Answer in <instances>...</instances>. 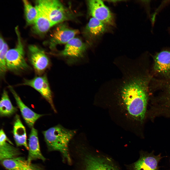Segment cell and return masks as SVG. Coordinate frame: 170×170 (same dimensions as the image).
Segmentation results:
<instances>
[{
	"label": "cell",
	"instance_id": "cell-1",
	"mask_svg": "<svg viewBox=\"0 0 170 170\" xmlns=\"http://www.w3.org/2000/svg\"><path fill=\"white\" fill-rule=\"evenodd\" d=\"M120 88L122 100L130 115L139 120L144 118L147 100V83L144 79L132 76Z\"/></svg>",
	"mask_w": 170,
	"mask_h": 170
},
{
	"label": "cell",
	"instance_id": "cell-2",
	"mask_svg": "<svg viewBox=\"0 0 170 170\" xmlns=\"http://www.w3.org/2000/svg\"><path fill=\"white\" fill-rule=\"evenodd\" d=\"M77 131V129L67 128L58 124L43 131V133L49 150L60 152L64 159L70 163L68 145Z\"/></svg>",
	"mask_w": 170,
	"mask_h": 170
},
{
	"label": "cell",
	"instance_id": "cell-3",
	"mask_svg": "<svg viewBox=\"0 0 170 170\" xmlns=\"http://www.w3.org/2000/svg\"><path fill=\"white\" fill-rule=\"evenodd\" d=\"M15 30L18 42L14 48L8 50L6 55V66L7 70L15 73L25 71L30 69L25 60L24 47L17 27Z\"/></svg>",
	"mask_w": 170,
	"mask_h": 170
},
{
	"label": "cell",
	"instance_id": "cell-4",
	"mask_svg": "<svg viewBox=\"0 0 170 170\" xmlns=\"http://www.w3.org/2000/svg\"><path fill=\"white\" fill-rule=\"evenodd\" d=\"M36 5L54 25L68 19L67 12L62 4L56 0H37Z\"/></svg>",
	"mask_w": 170,
	"mask_h": 170
},
{
	"label": "cell",
	"instance_id": "cell-5",
	"mask_svg": "<svg viewBox=\"0 0 170 170\" xmlns=\"http://www.w3.org/2000/svg\"><path fill=\"white\" fill-rule=\"evenodd\" d=\"M21 85L30 86L38 92L50 104L55 113L57 111L53 102L52 93L47 76H36L31 79H24Z\"/></svg>",
	"mask_w": 170,
	"mask_h": 170
},
{
	"label": "cell",
	"instance_id": "cell-6",
	"mask_svg": "<svg viewBox=\"0 0 170 170\" xmlns=\"http://www.w3.org/2000/svg\"><path fill=\"white\" fill-rule=\"evenodd\" d=\"M28 59L36 72L41 74L48 68L49 58L44 51L34 45L28 47Z\"/></svg>",
	"mask_w": 170,
	"mask_h": 170
},
{
	"label": "cell",
	"instance_id": "cell-7",
	"mask_svg": "<svg viewBox=\"0 0 170 170\" xmlns=\"http://www.w3.org/2000/svg\"><path fill=\"white\" fill-rule=\"evenodd\" d=\"M85 44L78 38H74L66 43L64 49L58 55L71 60L82 58L86 49Z\"/></svg>",
	"mask_w": 170,
	"mask_h": 170
},
{
	"label": "cell",
	"instance_id": "cell-8",
	"mask_svg": "<svg viewBox=\"0 0 170 170\" xmlns=\"http://www.w3.org/2000/svg\"><path fill=\"white\" fill-rule=\"evenodd\" d=\"M90 13L93 17L104 23L111 24L113 17L108 8L100 0H91L88 2Z\"/></svg>",
	"mask_w": 170,
	"mask_h": 170
},
{
	"label": "cell",
	"instance_id": "cell-9",
	"mask_svg": "<svg viewBox=\"0 0 170 170\" xmlns=\"http://www.w3.org/2000/svg\"><path fill=\"white\" fill-rule=\"evenodd\" d=\"M79 32L78 30L69 28L64 24L59 25L52 35L51 47L53 48L58 44L67 43Z\"/></svg>",
	"mask_w": 170,
	"mask_h": 170
},
{
	"label": "cell",
	"instance_id": "cell-10",
	"mask_svg": "<svg viewBox=\"0 0 170 170\" xmlns=\"http://www.w3.org/2000/svg\"><path fill=\"white\" fill-rule=\"evenodd\" d=\"M8 88L15 100L25 122L30 128L33 127L36 121L43 115L37 114L31 110L22 102L12 86H9Z\"/></svg>",
	"mask_w": 170,
	"mask_h": 170
},
{
	"label": "cell",
	"instance_id": "cell-11",
	"mask_svg": "<svg viewBox=\"0 0 170 170\" xmlns=\"http://www.w3.org/2000/svg\"><path fill=\"white\" fill-rule=\"evenodd\" d=\"M13 143L7 137L3 130L0 131V160L12 159L18 157L21 152L14 147Z\"/></svg>",
	"mask_w": 170,
	"mask_h": 170
},
{
	"label": "cell",
	"instance_id": "cell-12",
	"mask_svg": "<svg viewBox=\"0 0 170 170\" xmlns=\"http://www.w3.org/2000/svg\"><path fill=\"white\" fill-rule=\"evenodd\" d=\"M162 158L160 154L155 156L153 153L145 154L134 163V170H159L158 164Z\"/></svg>",
	"mask_w": 170,
	"mask_h": 170
},
{
	"label": "cell",
	"instance_id": "cell-13",
	"mask_svg": "<svg viewBox=\"0 0 170 170\" xmlns=\"http://www.w3.org/2000/svg\"><path fill=\"white\" fill-rule=\"evenodd\" d=\"M29 152L27 161L30 163L32 161L40 159L43 161L46 158L40 150L37 130L34 127L32 128L29 139Z\"/></svg>",
	"mask_w": 170,
	"mask_h": 170
},
{
	"label": "cell",
	"instance_id": "cell-14",
	"mask_svg": "<svg viewBox=\"0 0 170 170\" xmlns=\"http://www.w3.org/2000/svg\"><path fill=\"white\" fill-rule=\"evenodd\" d=\"M84 161L85 170H117L111 162L103 158L88 155Z\"/></svg>",
	"mask_w": 170,
	"mask_h": 170
},
{
	"label": "cell",
	"instance_id": "cell-15",
	"mask_svg": "<svg viewBox=\"0 0 170 170\" xmlns=\"http://www.w3.org/2000/svg\"><path fill=\"white\" fill-rule=\"evenodd\" d=\"M13 133L17 146H23L28 150L25 128L21 121L19 116L17 114L16 115L15 117Z\"/></svg>",
	"mask_w": 170,
	"mask_h": 170
},
{
	"label": "cell",
	"instance_id": "cell-16",
	"mask_svg": "<svg viewBox=\"0 0 170 170\" xmlns=\"http://www.w3.org/2000/svg\"><path fill=\"white\" fill-rule=\"evenodd\" d=\"M154 59V68L156 71L163 74L170 73V51L161 52Z\"/></svg>",
	"mask_w": 170,
	"mask_h": 170
},
{
	"label": "cell",
	"instance_id": "cell-17",
	"mask_svg": "<svg viewBox=\"0 0 170 170\" xmlns=\"http://www.w3.org/2000/svg\"><path fill=\"white\" fill-rule=\"evenodd\" d=\"M35 7L37 14L34 23L33 29L37 33H43L47 32L54 25L38 6L36 5Z\"/></svg>",
	"mask_w": 170,
	"mask_h": 170
},
{
	"label": "cell",
	"instance_id": "cell-18",
	"mask_svg": "<svg viewBox=\"0 0 170 170\" xmlns=\"http://www.w3.org/2000/svg\"><path fill=\"white\" fill-rule=\"evenodd\" d=\"M1 162L3 166L8 170H25L31 163L24 158L18 157Z\"/></svg>",
	"mask_w": 170,
	"mask_h": 170
},
{
	"label": "cell",
	"instance_id": "cell-19",
	"mask_svg": "<svg viewBox=\"0 0 170 170\" xmlns=\"http://www.w3.org/2000/svg\"><path fill=\"white\" fill-rule=\"evenodd\" d=\"M17 108L12 105L7 91L4 90L0 102V115L1 117L9 116L15 113Z\"/></svg>",
	"mask_w": 170,
	"mask_h": 170
},
{
	"label": "cell",
	"instance_id": "cell-20",
	"mask_svg": "<svg viewBox=\"0 0 170 170\" xmlns=\"http://www.w3.org/2000/svg\"><path fill=\"white\" fill-rule=\"evenodd\" d=\"M87 31L91 34L99 35L105 30L104 23L98 19L92 17L90 19L86 27Z\"/></svg>",
	"mask_w": 170,
	"mask_h": 170
},
{
	"label": "cell",
	"instance_id": "cell-21",
	"mask_svg": "<svg viewBox=\"0 0 170 170\" xmlns=\"http://www.w3.org/2000/svg\"><path fill=\"white\" fill-rule=\"evenodd\" d=\"M23 1L27 22L29 24H34L37 16L36 8L35 7L32 6L27 0H24Z\"/></svg>",
	"mask_w": 170,
	"mask_h": 170
},
{
	"label": "cell",
	"instance_id": "cell-22",
	"mask_svg": "<svg viewBox=\"0 0 170 170\" xmlns=\"http://www.w3.org/2000/svg\"><path fill=\"white\" fill-rule=\"evenodd\" d=\"M7 44L5 43L2 49L0 51V76L3 77L7 70L6 61V55L8 50Z\"/></svg>",
	"mask_w": 170,
	"mask_h": 170
},
{
	"label": "cell",
	"instance_id": "cell-23",
	"mask_svg": "<svg viewBox=\"0 0 170 170\" xmlns=\"http://www.w3.org/2000/svg\"><path fill=\"white\" fill-rule=\"evenodd\" d=\"M25 170H44L43 167L39 165L31 163L29 167Z\"/></svg>",
	"mask_w": 170,
	"mask_h": 170
},
{
	"label": "cell",
	"instance_id": "cell-24",
	"mask_svg": "<svg viewBox=\"0 0 170 170\" xmlns=\"http://www.w3.org/2000/svg\"><path fill=\"white\" fill-rule=\"evenodd\" d=\"M5 43L3 39L1 36L0 39V51L3 48Z\"/></svg>",
	"mask_w": 170,
	"mask_h": 170
},
{
	"label": "cell",
	"instance_id": "cell-25",
	"mask_svg": "<svg viewBox=\"0 0 170 170\" xmlns=\"http://www.w3.org/2000/svg\"><path fill=\"white\" fill-rule=\"evenodd\" d=\"M169 92L170 95V87L169 88Z\"/></svg>",
	"mask_w": 170,
	"mask_h": 170
}]
</instances>
